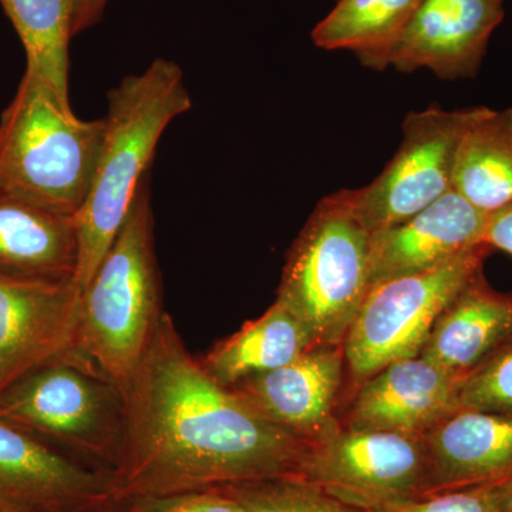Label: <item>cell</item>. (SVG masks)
<instances>
[{"mask_svg": "<svg viewBox=\"0 0 512 512\" xmlns=\"http://www.w3.org/2000/svg\"><path fill=\"white\" fill-rule=\"evenodd\" d=\"M123 409L116 503L298 478L308 448L212 379L165 312Z\"/></svg>", "mask_w": 512, "mask_h": 512, "instance_id": "cell-1", "label": "cell"}, {"mask_svg": "<svg viewBox=\"0 0 512 512\" xmlns=\"http://www.w3.org/2000/svg\"><path fill=\"white\" fill-rule=\"evenodd\" d=\"M191 106L183 70L161 57L110 90L92 187L76 215L79 261L73 282L80 292L123 228L165 128Z\"/></svg>", "mask_w": 512, "mask_h": 512, "instance_id": "cell-2", "label": "cell"}, {"mask_svg": "<svg viewBox=\"0 0 512 512\" xmlns=\"http://www.w3.org/2000/svg\"><path fill=\"white\" fill-rule=\"evenodd\" d=\"M163 313L147 175L119 235L80 292L74 352L89 360L123 399Z\"/></svg>", "mask_w": 512, "mask_h": 512, "instance_id": "cell-3", "label": "cell"}, {"mask_svg": "<svg viewBox=\"0 0 512 512\" xmlns=\"http://www.w3.org/2000/svg\"><path fill=\"white\" fill-rule=\"evenodd\" d=\"M103 136L104 119L80 120L45 80L25 72L0 116V198L76 217Z\"/></svg>", "mask_w": 512, "mask_h": 512, "instance_id": "cell-4", "label": "cell"}, {"mask_svg": "<svg viewBox=\"0 0 512 512\" xmlns=\"http://www.w3.org/2000/svg\"><path fill=\"white\" fill-rule=\"evenodd\" d=\"M370 232L336 192L318 202L286 254L276 302L313 348L342 346L369 289Z\"/></svg>", "mask_w": 512, "mask_h": 512, "instance_id": "cell-5", "label": "cell"}, {"mask_svg": "<svg viewBox=\"0 0 512 512\" xmlns=\"http://www.w3.org/2000/svg\"><path fill=\"white\" fill-rule=\"evenodd\" d=\"M0 419L62 444L109 473L119 458L124 433L121 394L74 350L3 390Z\"/></svg>", "mask_w": 512, "mask_h": 512, "instance_id": "cell-6", "label": "cell"}, {"mask_svg": "<svg viewBox=\"0 0 512 512\" xmlns=\"http://www.w3.org/2000/svg\"><path fill=\"white\" fill-rule=\"evenodd\" d=\"M491 252L480 244L429 271L370 286L342 345L352 379L362 384L396 360L419 356L441 312L483 272Z\"/></svg>", "mask_w": 512, "mask_h": 512, "instance_id": "cell-7", "label": "cell"}, {"mask_svg": "<svg viewBox=\"0 0 512 512\" xmlns=\"http://www.w3.org/2000/svg\"><path fill=\"white\" fill-rule=\"evenodd\" d=\"M490 109L443 110L431 104L403 121L399 150L369 185L336 191L370 234L402 224L453 190V171L464 134Z\"/></svg>", "mask_w": 512, "mask_h": 512, "instance_id": "cell-8", "label": "cell"}, {"mask_svg": "<svg viewBox=\"0 0 512 512\" xmlns=\"http://www.w3.org/2000/svg\"><path fill=\"white\" fill-rule=\"evenodd\" d=\"M343 503L373 511L430 490L426 437L340 423L306 448L299 476Z\"/></svg>", "mask_w": 512, "mask_h": 512, "instance_id": "cell-9", "label": "cell"}, {"mask_svg": "<svg viewBox=\"0 0 512 512\" xmlns=\"http://www.w3.org/2000/svg\"><path fill=\"white\" fill-rule=\"evenodd\" d=\"M111 503L109 471L83 466L0 419V512H97Z\"/></svg>", "mask_w": 512, "mask_h": 512, "instance_id": "cell-10", "label": "cell"}, {"mask_svg": "<svg viewBox=\"0 0 512 512\" xmlns=\"http://www.w3.org/2000/svg\"><path fill=\"white\" fill-rule=\"evenodd\" d=\"M80 291L73 281L0 276V393L76 348Z\"/></svg>", "mask_w": 512, "mask_h": 512, "instance_id": "cell-11", "label": "cell"}, {"mask_svg": "<svg viewBox=\"0 0 512 512\" xmlns=\"http://www.w3.org/2000/svg\"><path fill=\"white\" fill-rule=\"evenodd\" d=\"M505 0H423L390 67L397 72L429 70L441 80L474 79L488 43L505 18Z\"/></svg>", "mask_w": 512, "mask_h": 512, "instance_id": "cell-12", "label": "cell"}, {"mask_svg": "<svg viewBox=\"0 0 512 512\" xmlns=\"http://www.w3.org/2000/svg\"><path fill=\"white\" fill-rule=\"evenodd\" d=\"M345 367L343 346H316L288 365L229 389L279 429L311 444L339 424L335 407Z\"/></svg>", "mask_w": 512, "mask_h": 512, "instance_id": "cell-13", "label": "cell"}, {"mask_svg": "<svg viewBox=\"0 0 512 512\" xmlns=\"http://www.w3.org/2000/svg\"><path fill=\"white\" fill-rule=\"evenodd\" d=\"M460 380L421 355L396 360L359 384L345 427L426 436L457 412Z\"/></svg>", "mask_w": 512, "mask_h": 512, "instance_id": "cell-14", "label": "cell"}, {"mask_svg": "<svg viewBox=\"0 0 512 512\" xmlns=\"http://www.w3.org/2000/svg\"><path fill=\"white\" fill-rule=\"evenodd\" d=\"M487 218V214L451 190L402 224L373 232L369 288L389 279L429 271L483 244Z\"/></svg>", "mask_w": 512, "mask_h": 512, "instance_id": "cell-15", "label": "cell"}, {"mask_svg": "<svg viewBox=\"0 0 512 512\" xmlns=\"http://www.w3.org/2000/svg\"><path fill=\"white\" fill-rule=\"evenodd\" d=\"M424 437L430 456L429 494L500 483L512 476V414L458 409Z\"/></svg>", "mask_w": 512, "mask_h": 512, "instance_id": "cell-16", "label": "cell"}, {"mask_svg": "<svg viewBox=\"0 0 512 512\" xmlns=\"http://www.w3.org/2000/svg\"><path fill=\"white\" fill-rule=\"evenodd\" d=\"M511 336L512 296L480 272L441 312L420 355L461 382Z\"/></svg>", "mask_w": 512, "mask_h": 512, "instance_id": "cell-17", "label": "cell"}, {"mask_svg": "<svg viewBox=\"0 0 512 512\" xmlns=\"http://www.w3.org/2000/svg\"><path fill=\"white\" fill-rule=\"evenodd\" d=\"M77 261L76 217L0 198V276L74 281Z\"/></svg>", "mask_w": 512, "mask_h": 512, "instance_id": "cell-18", "label": "cell"}, {"mask_svg": "<svg viewBox=\"0 0 512 512\" xmlns=\"http://www.w3.org/2000/svg\"><path fill=\"white\" fill-rule=\"evenodd\" d=\"M299 320L275 302L261 318L245 323L200 359L212 379L225 387L288 365L312 349Z\"/></svg>", "mask_w": 512, "mask_h": 512, "instance_id": "cell-19", "label": "cell"}, {"mask_svg": "<svg viewBox=\"0 0 512 512\" xmlns=\"http://www.w3.org/2000/svg\"><path fill=\"white\" fill-rule=\"evenodd\" d=\"M423 0H336L312 30L316 47L353 53L367 69H389L394 47L402 39Z\"/></svg>", "mask_w": 512, "mask_h": 512, "instance_id": "cell-20", "label": "cell"}, {"mask_svg": "<svg viewBox=\"0 0 512 512\" xmlns=\"http://www.w3.org/2000/svg\"><path fill=\"white\" fill-rule=\"evenodd\" d=\"M453 190L484 214L512 201V109L491 110L464 134Z\"/></svg>", "mask_w": 512, "mask_h": 512, "instance_id": "cell-21", "label": "cell"}, {"mask_svg": "<svg viewBox=\"0 0 512 512\" xmlns=\"http://www.w3.org/2000/svg\"><path fill=\"white\" fill-rule=\"evenodd\" d=\"M26 52V72L69 99V47L80 0H0Z\"/></svg>", "mask_w": 512, "mask_h": 512, "instance_id": "cell-22", "label": "cell"}, {"mask_svg": "<svg viewBox=\"0 0 512 512\" xmlns=\"http://www.w3.org/2000/svg\"><path fill=\"white\" fill-rule=\"evenodd\" d=\"M225 491L245 512H370L338 500L301 478L232 485Z\"/></svg>", "mask_w": 512, "mask_h": 512, "instance_id": "cell-23", "label": "cell"}, {"mask_svg": "<svg viewBox=\"0 0 512 512\" xmlns=\"http://www.w3.org/2000/svg\"><path fill=\"white\" fill-rule=\"evenodd\" d=\"M458 409L512 414V336L461 380Z\"/></svg>", "mask_w": 512, "mask_h": 512, "instance_id": "cell-24", "label": "cell"}, {"mask_svg": "<svg viewBox=\"0 0 512 512\" xmlns=\"http://www.w3.org/2000/svg\"><path fill=\"white\" fill-rule=\"evenodd\" d=\"M370 512H500V507L495 484H485L423 495Z\"/></svg>", "mask_w": 512, "mask_h": 512, "instance_id": "cell-25", "label": "cell"}, {"mask_svg": "<svg viewBox=\"0 0 512 512\" xmlns=\"http://www.w3.org/2000/svg\"><path fill=\"white\" fill-rule=\"evenodd\" d=\"M124 512H245L224 488L124 501Z\"/></svg>", "mask_w": 512, "mask_h": 512, "instance_id": "cell-26", "label": "cell"}, {"mask_svg": "<svg viewBox=\"0 0 512 512\" xmlns=\"http://www.w3.org/2000/svg\"><path fill=\"white\" fill-rule=\"evenodd\" d=\"M481 242L488 248L500 249L512 256V201L488 214Z\"/></svg>", "mask_w": 512, "mask_h": 512, "instance_id": "cell-27", "label": "cell"}, {"mask_svg": "<svg viewBox=\"0 0 512 512\" xmlns=\"http://www.w3.org/2000/svg\"><path fill=\"white\" fill-rule=\"evenodd\" d=\"M109 2L110 0H80L76 23H74V36L97 25L103 18Z\"/></svg>", "mask_w": 512, "mask_h": 512, "instance_id": "cell-28", "label": "cell"}, {"mask_svg": "<svg viewBox=\"0 0 512 512\" xmlns=\"http://www.w3.org/2000/svg\"><path fill=\"white\" fill-rule=\"evenodd\" d=\"M495 494L500 512H512V476L495 483Z\"/></svg>", "mask_w": 512, "mask_h": 512, "instance_id": "cell-29", "label": "cell"}, {"mask_svg": "<svg viewBox=\"0 0 512 512\" xmlns=\"http://www.w3.org/2000/svg\"><path fill=\"white\" fill-rule=\"evenodd\" d=\"M97 512H124V508L120 503H111Z\"/></svg>", "mask_w": 512, "mask_h": 512, "instance_id": "cell-30", "label": "cell"}]
</instances>
